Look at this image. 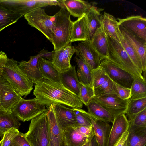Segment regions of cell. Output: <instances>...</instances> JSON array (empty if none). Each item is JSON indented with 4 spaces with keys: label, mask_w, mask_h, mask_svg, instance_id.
Returning a JSON list of instances; mask_svg holds the SVG:
<instances>
[{
    "label": "cell",
    "mask_w": 146,
    "mask_h": 146,
    "mask_svg": "<svg viewBox=\"0 0 146 146\" xmlns=\"http://www.w3.org/2000/svg\"><path fill=\"white\" fill-rule=\"evenodd\" d=\"M34 87V95L46 106L57 103L72 108L83 107L79 97L61 84L44 78L35 84Z\"/></svg>",
    "instance_id": "6da1fadb"
},
{
    "label": "cell",
    "mask_w": 146,
    "mask_h": 146,
    "mask_svg": "<svg viewBox=\"0 0 146 146\" xmlns=\"http://www.w3.org/2000/svg\"><path fill=\"white\" fill-rule=\"evenodd\" d=\"M1 76L21 97L28 95L33 89V83L19 68L18 62L13 59H8Z\"/></svg>",
    "instance_id": "7a4b0ae2"
},
{
    "label": "cell",
    "mask_w": 146,
    "mask_h": 146,
    "mask_svg": "<svg viewBox=\"0 0 146 146\" xmlns=\"http://www.w3.org/2000/svg\"><path fill=\"white\" fill-rule=\"evenodd\" d=\"M108 55L107 59L120 68L131 74L134 78L146 82L120 43L107 36Z\"/></svg>",
    "instance_id": "3957f363"
},
{
    "label": "cell",
    "mask_w": 146,
    "mask_h": 146,
    "mask_svg": "<svg viewBox=\"0 0 146 146\" xmlns=\"http://www.w3.org/2000/svg\"><path fill=\"white\" fill-rule=\"evenodd\" d=\"M52 17L54 25L52 43L54 50H56L70 43V40L73 21L70 19L69 13L62 8Z\"/></svg>",
    "instance_id": "277c9868"
},
{
    "label": "cell",
    "mask_w": 146,
    "mask_h": 146,
    "mask_svg": "<svg viewBox=\"0 0 146 146\" xmlns=\"http://www.w3.org/2000/svg\"><path fill=\"white\" fill-rule=\"evenodd\" d=\"M47 109L31 120L27 132L21 134L31 146H49L50 142Z\"/></svg>",
    "instance_id": "5b68a950"
},
{
    "label": "cell",
    "mask_w": 146,
    "mask_h": 146,
    "mask_svg": "<svg viewBox=\"0 0 146 146\" xmlns=\"http://www.w3.org/2000/svg\"><path fill=\"white\" fill-rule=\"evenodd\" d=\"M24 16L29 25L40 31L52 43L54 25L52 16L47 15L42 8L30 11Z\"/></svg>",
    "instance_id": "8992f818"
},
{
    "label": "cell",
    "mask_w": 146,
    "mask_h": 146,
    "mask_svg": "<svg viewBox=\"0 0 146 146\" xmlns=\"http://www.w3.org/2000/svg\"><path fill=\"white\" fill-rule=\"evenodd\" d=\"M46 106L36 98L30 99L22 98L11 112L18 120L25 122L31 120L46 110Z\"/></svg>",
    "instance_id": "52a82bcc"
},
{
    "label": "cell",
    "mask_w": 146,
    "mask_h": 146,
    "mask_svg": "<svg viewBox=\"0 0 146 146\" xmlns=\"http://www.w3.org/2000/svg\"><path fill=\"white\" fill-rule=\"evenodd\" d=\"M52 52V51L49 52L44 48L37 55L30 56L28 61L22 60L18 62L19 68L33 84H36L44 79L39 69V58L41 57H45L51 60Z\"/></svg>",
    "instance_id": "ba28073f"
},
{
    "label": "cell",
    "mask_w": 146,
    "mask_h": 146,
    "mask_svg": "<svg viewBox=\"0 0 146 146\" xmlns=\"http://www.w3.org/2000/svg\"><path fill=\"white\" fill-rule=\"evenodd\" d=\"M94 100L110 113L114 117L125 114L130 99L123 100L114 94L100 97H94Z\"/></svg>",
    "instance_id": "9c48e42d"
},
{
    "label": "cell",
    "mask_w": 146,
    "mask_h": 146,
    "mask_svg": "<svg viewBox=\"0 0 146 146\" xmlns=\"http://www.w3.org/2000/svg\"><path fill=\"white\" fill-rule=\"evenodd\" d=\"M92 87L94 92V97H98L111 94H116L113 82L100 65L96 69L92 70Z\"/></svg>",
    "instance_id": "30bf717a"
},
{
    "label": "cell",
    "mask_w": 146,
    "mask_h": 146,
    "mask_svg": "<svg viewBox=\"0 0 146 146\" xmlns=\"http://www.w3.org/2000/svg\"><path fill=\"white\" fill-rule=\"evenodd\" d=\"M100 65L113 82L124 87L131 88L134 78L130 73L107 59L102 60Z\"/></svg>",
    "instance_id": "8fae6325"
},
{
    "label": "cell",
    "mask_w": 146,
    "mask_h": 146,
    "mask_svg": "<svg viewBox=\"0 0 146 146\" xmlns=\"http://www.w3.org/2000/svg\"><path fill=\"white\" fill-rule=\"evenodd\" d=\"M76 52L75 47L71 43L58 50L52 51L51 61L60 72L68 70L72 66L70 60L74 53Z\"/></svg>",
    "instance_id": "7c38bea8"
},
{
    "label": "cell",
    "mask_w": 146,
    "mask_h": 146,
    "mask_svg": "<svg viewBox=\"0 0 146 146\" xmlns=\"http://www.w3.org/2000/svg\"><path fill=\"white\" fill-rule=\"evenodd\" d=\"M118 19L119 26L136 37L146 41L145 18L136 15Z\"/></svg>",
    "instance_id": "4fadbf2b"
},
{
    "label": "cell",
    "mask_w": 146,
    "mask_h": 146,
    "mask_svg": "<svg viewBox=\"0 0 146 146\" xmlns=\"http://www.w3.org/2000/svg\"><path fill=\"white\" fill-rule=\"evenodd\" d=\"M0 98L1 105L7 112L12 110L22 98L6 80L0 76Z\"/></svg>",
    "instance_id": "5bb4252c"
},
{
    "label": "cell",
    "mask_w": 146,
    "mask_h": 146,
    "mask_svg": "<svg viewBox=\"0 0 146 146\" xmlns=\"http://www.w3.org/2000/svg\"><path fill=\"white\" fill-rule=\"evenodd\" d=\"M75 47L76 56L81 58L92 70L99 66L102 59L89 41L79 43Z\"/></svg>",
    "instance_id": "9a60e30c"
},
{
    "label": "cell",
    "mask_w": 146,
    "mask_h": 146,
    "mask_svg": "<svg viewBox=\"0 0 146 146\" xmlns=\"http://www.w3.org/2000/svg\"><path fill=\"white\" fill-rule=\"evenodd\" d=\"M47 108L50 141L55 146H65L64 132L57 121L52 104L47 107Z\"/></svg>",
    "instance_id": "2e32d148"
},
{
    "label": "cell",
    "mask_w": 146,
    "mask_h": 146,
    "mask_svg": "<svg viewBox=\"0 0 146 146\" xmlns=\"http://www.w3.org/2000/svg\"><path fill=\"white\" fill-rule=\"evenodd\" d=\"M52 105L57 121L63 131L69 127L75 126L76 117L72 108L57 103Z\"/></svg>",
    "instance_id": "e0dca14e"
},
{
    "label": "cell",
    "mask_w": 146,
    "mask_h": 146,
    "mask_svg": "<svg viewBox=\"0 0 146 146\" xmlns=\"http://www.w3.org/2000/svg\"><path fill=\"white\" fill-rule=\"evenodd\" d=\"M112 123L106 146H113L129 129L130 125L129 121L124 114L115 117Z\"/></svg>",
    "instance_id": "ac0fdd59"
},
{
    "label": "cell",
    "mask_w": 146,
    "mask_h": 146,
    "mask_svg": "<svg viewBox=\"0 0 146 146\" xmlns=\"http://www.w3.org/2000/svg\"><path fill=\"white\" fill-rule=\"evenodd\" d=\"M119 30L137 53L140 59L143 72L146 70V41L136 37L119 25Z\"/></svg>",
    "instance_id": "d6986e66"
},
{
    "label": "cell",
    "mask_w": 146,
    "mask_h": 146,
    "mask_svg": "<svg viewBox=\"0 0 146 146\" xmlns=\"http://www.w3.org/2000/svg\"><path fill=\"white\" fill-rule=\"evenodd\" d=\"M57 5L66 10L70 15L79 18L85 14L92 5L88 2L80 0H59Z\"/></svg>",
    "instance_id": "ffe728a7"
},
{
    "label": "cell",
    "mask_w": 146,
    "mask_h": 146,
    "mask_svg": "<svg viewBox=\"0 0 146 146\" xmlns=\"http://www.w3.org/2000/svg\"><path fill=\"white\" fill-rule=\"evenodd\" d=\"M91 46L103 60L107 59L108 55V44L107 35L102 25L98 29L89 42Z\"/></svg>",
    "instance_id": "44dd1931"
},
{
    "label": "cell",
    "mask_w": 146,
    "mask_h": 146,
    "mask_svg": "<svg viewBox=\"0 0 146 146\" xmlns=\"http://www.w3.org/2000/svg\"><path fill=\"white\" fill-rule=\"evenodd\" d=\"M76 66H72L68 70L60 73L61 84L79 97L80 82L76 70Z\"/></svg>",
    "instance_id": "7402d4cb"
},
{
    "label": "cell",
    "mask_w": 146,
    "mask_h": 146,
    "mask_svg": "<svg viewBox=\"0 0 146 146\" xmlns=\"http://www.w3.org/2000/svg\"><path fill=\"white\" fill-rule=\"evenodd\" d=\"M88 33V41L90 42L98 29L102 25L103 15L96 6L92 5L85 13Z\"/></svg>",
    "instance_id": "603a6c76"
},
{
    "label": "cell",
    "mask_w": 146,
    "mask_h": 146,
    "mask_svg": "<svg viewBox=\"0 0 146 146\" xmlns=\"http://www.w3.org/2000/svg\"><path fill=\"white\" fill-rule=\"evenodd\" d=\"M90 115L98 146H106L111 129L110 125Z\"/></svg>",
    "instance_id": "cb8c5ba5"
},
{
    "label": "cell",
    "mask_w": 146,
    "mask_h": 146,
    "mask_svg": "<svg viewBox=\"0 0 146 146\" xmlns=\"http://www.w3.org/2000/svg\"><path fill=\"white\" fill-rule=\"evenodd\" d=\"M88 41V33L85 14L73 21L70 42Z\"/></svg>",
    "instance_id": "d4e9b609"
},
{
    "label": "cell",
    "mask_w": 146,
    "mask_h": 146,
    "mask_svg": "<svg viewBox=\"0 0 146 146\" xmlns=\"http://www.w3.org/2000/svg\"><path fill=\"white\" fill-rule=\"evenodd\" d=\"M38 65L39 71L44 79L61 84L60 72L51 60L41 57L38 60Z\"/></svg>",
    "instance_id": "484cf974"
},
{
    "label": "cell",
    "mask_w": 146,
    "mask_h": 146,
    "mask_svg": "<svg viewBox=\"0 0 146 146\" xmlns=\"http://www.w3.org/2000/svg\"><path fill=\"white\" fill-rule=\"evenodd\" d=\"M126 142V146H145L146 144V127L137 126L130 122L129 134Z\"/></svg>",
    "instance_id": "4316f807"
},
{
    "label": "cell",
    "mask_w": 146,
    "mask_h": 146,
    "mask_svg": "<svg viewBox=\"0 0 146 146\" xmlns=\"http://www.w3.org/2000/svg\"><path fill=\"white\" fill-rule=\"evenodd\" d=\"M86 106L87 112L93 117L105 123L113 122L114 117L96 102L94 98Z\"/></svg>",
    "instance_id": "83f0119b"
},
{
    "label": "cell",
    "mask_w": 146,
    "mask_h": 146,
    "mask_svg": "<svg viewBox=\"0 0 146 146\" xmlns=\"http://www.w3.org/2000/svg\"><path fill=\"white\" fill-rule=\"evenodd\" d=\"M74 59L77 63V75L79 82L92 87V70L80 57L76 56Z\"/></svg>",
    "instance_id": "f1b7e54d"
},
{
    "label": "cell",
    "mask_w": 146,
    "mask_h": 146,
    "mask_svg": "<svg viewBox=\"0 0 146 146\" xmlns=\"http://www.w3.org/2000/svg\"><path fill=\"white\" fill-rule=\"evenodd\" d=\"M102 24L106 35L120 43L117 31L119 26V22L112 15L104 12L103 15Z\"/></svg>",
    "instance_id": "f546056e"
},
{
    "label": "cell",
    "mask_w": 146,
    "mask_h": 146,
    "mask_svg": "<svg viewBox=\"0 0 146 146\" xmlns=\"http://www.w3.org/2000/svg\"><path fill=\"white\" fill-rule=\"evenodd\" d=\"M66 145L68 146H82L91 140L82 135L74 127L64 131Z\"/></svg>",
    "instance_id": "4dcf8cb0"
},
{
    "label": "cell",
    "mask_w": 146,
    "mask_h": 146,
    "mask_svg": "<svg viewBox=\"0 0 146 146\" xmlns=\"http://www.w3.org/2000/svg\"><path fill=\"white\" fill-rule=\"evenodd\" d=\"M21 123L11 112L0 115V137L2 138L5 133L12 128L17 129Z\"/></svg>",
    "instance_id": "1f68e13d"
},
{
    "label": "cell",
    "mask_w": 146,
    "mask_h": 146,
    "mask_svg": "<svg viewBox=\"0 0 146 146\" xmlns=\"http://www.w3.org/2000/svg\"><path fill=\"white\" fill-rule=\"evenodd\" d=\"M117 31L121 44L133 64L142 74L143 72L142 66L138 54L129 42L123 36L119 30V26Z\"/></svg>",
    "instance_id": "d6a6232c"
},
{
    "label": "cell",
    "mask_w": 146,
    "mask_h": 146,
    "mask_svg": "<svg viewBox=\"0 0 146 146\" xmlns=\"http://www.w3.org/2000/svg\"><path fill=\"white\" fill-rule=\"evenodd\" d=\"M23 16L0 5V32L8 26L16 23Z\"/></svg>",
    "instance_id": "836d02e7"
},
{
    "label": "cell",
    "mask_w": 146,
    "mask_h": 146,
    "mask_svg": "<svg viewBox=\"0 0 146 146\" xmlns=\"http://www.w3.org/2000/svg\"><path fill=\"white\" fill-rule=\"evenodd\" d=\"M146 108V97L131 100L129 103L125 114L129 121L138 113Z\"/></svg>",
    "instance_id": "e575fe53"
},
{
    "label": "cell",
    "mask_w": 146,
    "mask_h": 146,
    "mask_svg": "<svg viewBox=\"0 0 146 146\" xmlns=\"http://www.w3.org/2000/svg\"><path fill=\"white\" fill-rule=\"evenodd\" d=\"M130 89V99L136 100L146 97V82L134 78Z\"/></svg>",
    "instance_id": "d590c367"
},
{
    "label": "cell",
    "mask_w": 146,
    "mask_h": 146,
    "mask_svg": "<svg viewBox=\"0 0 146 146\" xmlns=\"http://www.w3.org/2000/svg\"><path fill=\"white\" fill-rule=\"evenodd\" d=\"M72 110L76 117V123L74 127L92 126L90 115L87 112L80 108H74Z\"/></svg>",
    "instance_id": "8d00e7d4"
},
{
    "label": "cell",
    "mask_w": 146,
    "mask_h": 146,
    "mask_svg": "<svg viewBox=\"0 0 146 146\" xmlns=\"http://www.w3.org/2000/svg\"><path fill=\"white\" fill-rule=\"evenodd\" d=\"M79 88V97L83 104L86 106L94 96V90L92 87L80 82Z\"/></svg>",
    "instance_id": "74e56055"
},
{
    "label": "cell",
    "mask_w": 146,
    "mask_h": 146,
    "mask_svg": "<svg viewBox=\"0 0 146 146\" xmlns=\"http://www.w3.org/2000/svg\"><path fill=\"white\" fill-rule=\"evenodd\" d=\"M20 132L16 128H12L6 131L3 136L0 146H10L15 138Z\"/></svg>",
    "instance_id": "f35d334b"
},
{
    "label": "cell",
    "mask_w": 146,
    "mask_h": 146,
    "mask_svg": "<svg viewBox=\"0 0 146 146\" xmlns=\"http://www.w3.org/2000/svg\"><path fill=\"white\" fill-rule=\"evenodd\" d=\"M129 122L137 126L146 127V108L137 114Z\"/></svg>",
    "instance_id": "ab89813d"
},
{
    "label": "cell",
    "mask_w": 146,
    "mask_h": 146,
    "mask_svg": "<svg viewBox=\"0 0 146 146\" xmlns=\"http://www.w3.org/2000/svg\"><path fill=\"white\" fill-rule=\"evenodd\" d=\"M113 83L114 91L116 94L119 97L123 100L130 98L131 94L130 89L123 87L113 82Z\"/></svg>",
    "instance_id": "60d3db41"
},
{
    "label": "cell",
    "mask_w": 146,
    "mask_h": 146,
    "mask_svg": "<svg viewBox=\"0 0 146 146\" xmlns=\"http://www.w3.org/2000/svg\"><path fill=\"white\" fill-rule=\"evenodd\" d=\"M74 127L82 135L91 140L94 136V131L92 126L90 127L79 126Z\"/></svg>",
    "instance_id": "b9f144b4"
},
{
    "label": "cell",
    "mask_w": 146,
    "mask_h": 146,
    "mask_svg": "<svg viewBox=\"0 0 146 146\" xmlns=\"http://www.w3.org/2000/svg\"><path fill=\"white\" fill-rule=\"evenodd\" d=\"M13 142L18 146H31L20 133L14 139Z\"/></svg>",
    "instance_id": "7bdbcfd3"
},
{
    "label": "cell",
    "mask_w": 146,
    "mask_h": 146,
    "mask_svg": "<svg viewBox=\"0 0 146 146\" xmlns=\"http://www.w3.org/2000/svg\"><path fill=\"white\" fill-rule=\"evenodd\" d=\"M8 59L7 56L5 52L0 51V76L2 74L4 67Z\"/></svg>",
    "instance_id": "ee69618b"
},
{
    "label": "cell",
    "mask_w": 146,
    "mask_h": 146,
    "mask_svg": "<svg viewBox=\"0 0 146 146\" xmlns=\"http://www.w3.org/2000/svg\"><path fill=\"white\" fill-rule=\"evenodd\" d=\"M129 129L125 132L121 137L118 140L113 146H123L127 140L128 135Z\"/></svg>",
    "instance_id": "f6af8a7d"
},
{
    "label": "cell",
    "mask_w": 146,
    "mask_h": 146,
    "mask_svg": "<svg viewBox=\"0 0 146 146\" xmlns=\"http://www.w3.org/2000/svg\"><path fill=\"white\" fill-rule=\"evenodd\" d=\"M89 146H98L94 136L90 141Z\"/></svg>",
    "instance_id": "bcb514c9"
},
{
    "label": "cell",
    "mask_w": 146,
    "mask_h": 146,
    "mask_svg": "<svg viewBox=\"0 0 146 146\" xmlns=\"http://www.w3.org/2000/svg\"><path fill=\"white\" fill-rule=\"evenodd\" d=\"M9 113L1 105V104L0 101V115L6 113Z\"/></svg>",
    "instance_id": "7dc6e473"
},
{
    "label": "cell",
    "mask_w": 146,
    "mask_h": 146,
    "mask_svg": "<svg viewBox=\"0 0 146 146\" xmlns=\"http://www.w3.org/2000/svg\"><path fill=\"white\" fill-rule=\"evenodd\" d=\"M90 141H89L84 144L82 146H89L90 145Z\"/></svg>",
    "instance_id": "c3c4849f"
},
{
    "label": "cell",
    "mask_w": 146,
    "mask_h": 146,
    "mask_svg": "<svg viewBox=\"0 0 146 146\" xmlns=\"http://www.w3.org/2000/svg\"><path fill=\"white\" fill-rule=\"evenodd\" d=\"M49 146H55L53 143L50 141Z\"/></svg>",
    "instance_id": "681fc988"
},
{
    "label": "cell",
    "mask_w": 146,
    "mask_h": 146,
    "mask_svg": "<svg viewBox=\"0 0 146 146\" xmlns=\"http://www.w3.org/2000/svg\"><path fill=\"white\" fill-rule=\"evenodd\" d=\"M10 146H17V145H16L15 144L13 141V142H12V143H11V145H10Z\"/></svg>",
    "instance_id": "f907efd6"
},
{
    "label": "cell",
    "mask_w": 146,
    "mask_h": 146,
    "mask_svg": "<svg viewBox=\"0 0 146 146\" xmlns=\"http://www.w3.org/2000/svg\"><path fill=\"white\" fill-rule=\"evenodd\" d=\"M126 141H125V143L123 145V146H126Z\"/></svg>",
    "instance_id": "816d5d0a"
},
{
    "label": "cell",
    "mask_w": 146,
    "mask_h": 146,
    "mask_svg": "<svg viewBox=\"0 0 146 146\" xmlns=\"http://www.w3.org/2000/svg\"><path fill=\"white\" fill-rule=\"evenodd\" d=\"M1 140L0 141V143H1Z\"/></svg>",
    "instance_id": "f5cc1de1"
},
{
    "label": "cell",
    "mask_w": 146,
    "mask_h": 146,
    "mask_svg": "<svg viewBox=\"0 0 146 146\" xmlns=\"http://www.w3.org/2000/svg\"><path fill=\"white\" fill-rule=\"evenodd\" d=\"M65 146H68L66 145Z\"/></svg>",
    "instance_id": "db71d44e"
},
{
    "label": "cell",
    "mask_w": 146,
    "mask_h": 146,
    "mask_svg": "<svg viewBox=\"0 0 146 146\" xmlns=\"http://www.w3.org/2000/svg\"><path fill=\"white\" fill-rule=\"evenodd\" d=\"M1 144V143H0V146Z\"/></svg>",
    "instance_id": "11a10c76"
}]
</instances>
